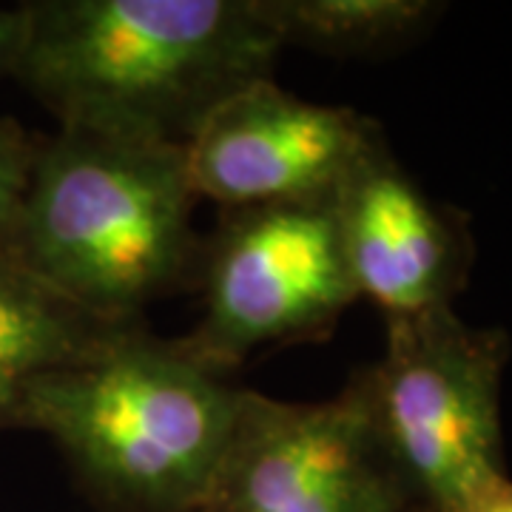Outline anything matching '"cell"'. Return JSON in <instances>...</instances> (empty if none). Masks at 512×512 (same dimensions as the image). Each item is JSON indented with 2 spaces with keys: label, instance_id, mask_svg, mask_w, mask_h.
Here are the masks:
<instances>
[{
  "label": "cell",
  "instance_id": "6da1fadb",
  "mask_svg": "<svg viewBox=\"0 0 512 512\" xmlns=\"http://www.w3.org/2000/svg\"><path fill=\"white\" fill-rule=\"evenodd\" d=\"M12 66L60 128L185 146L282 43L256 0H52L23 9Z\"/></svg>",
  "mask_w": 512,
  "mask_h": 512
},
{
  "label": "cell",
  "instance_id": "7a4b0ae2",
  "mask_svg": "<svg viewBox=\"0 0 512 512\" xmlns=\"http://www.w3.org/2000/svg\"><path fill=\"white\" fill-rule=\"evenodd\" d=\"M239 399L242 387L140 322L32 382L18 421L57 441L100 512H200Z\"/></svg>",
  "mask_w": 512,
  "mask_h": 512
},
{
  "label": "cell",
  "instance_id": "3957f363",
  "mask_svg": "<svg viewBox=\"0 0 512 512\" xmlns=\"http://www.w3.org/2000/svg\"><path fill=\"white\" fill-rule=\"evenodd\" d=\"M194 202L183 146L60 128L0 248L83 311L134 325L200 268Z\"/></svg>",
  "mask_w": 512,
  "mask_h": 512
},
{
  "label": "cell",
  "instance_id": "277c9868",
  "mask_svg": "<svg viewBox=\"0 0 512 512\" xmlns=\"http://www.w3.org/2000/svg\"><path fill=\"white\" fill-rule=\"evenodd\" d=\"M384 353L353 379L413 512H453L507 478L501 382L510 336L453 308L384 316Z\"/></svg>",
  "mask_w": 512,
  "mask_h": 512
},
{
  "label": "cell",
  "instance_id": "5b68a950",
  "mask_svg": "<svg viewBox=\"0 0 512 512\" xmlns=\"http://www.w3.org/2000/svg\"><path fill=\"white\" fill-rule=\"evenodd\" d=\"M200 271L202 319L177 342L222 376L259 348L325 339L359 299L333 194L225 211Z\"/></svg>",
  "mask_w": 512,
  "mask_h": 512
},
{
  "label": "cell",
  "instance_id": "8992f818",
  "mask_svg": "<svg viewBox=\"0 0 512 512\" xmlns=\"http://www.w3.org/2000/svg\"><path fill=\"white\" fill-rule=\"evenodd\" d=\"M205 512H413L356 379L325 402L242 390Z\"/></svg>",
  "mask_w": 512,
  "mask_h": 512
},
{
  "label": "cell",
  "instance_id": "52a82bcc",
  "mask_svg": "<svg viewBox=\"0 0 512 512\" xmlns=\"http://www.w3.org/2000/svg\"><path fill=\"white\" fill-rule=\"evenodd\" d=\"M379 137L356 109L302 100L268 77L208 114L183 146L185 171L194 197L222 211L319 200Z\"/></svg>",
  "mask_w": 512,
  "mask_h": 512
},
{
  "label": "cell",
  "instance_id": "ba28073f",
  "mask_svg": "<svg viewBox=\"0 0 512 512\" xmlns=\"http://www.w3.org/2000/svg\"><path fill=\"white\" fill-rule=\"evenodd\" d=\"M333 211L359 299L384 316L453 308L473 265L467 220L404 171L384 134L333 191Z\"/></svg>",
  "mask_w": 512,
  "mask_h": 512
},
{
  "label": "cell",
  "instance_id": "9c48e42d",
  "mask_svg": "<svg viewBox=\"0 0 512 512\" xmlns=\"http://www.w3.org/2000/svg\"><path fill=\"white\" fill-rule=\"evenodd\" d=\"M126 328L83 311L0 248V424L18 421L32 382L92 359Z\"/></svg>",
  "mask_w": 512,
  "mask_h": 512
},
{
  "label": "cell",
  "instance_id": "30bf717a",
  "mask_svg": "<svg viewBox=\"0 0 512 512\" xmlns=\"http://www.w3.org/2000/svg\"><path fill=\"white\" fill-rule=\"evenodd\" d=\"M256 9L282 49L370 57L416 40L444 6L430 0H256Z\"/></svg>",
  "mask_w": 512,
  "mask_h": 512
},
{
  "label": "cell",
  "instance_id": "8fae6325",
  "mask_svg": "<svg viewBox=\"0 0 512 512\" xmlns=\"http://www.w3.org/2000/svg\"><path fill=\"white\" fill-rule=\"evenodd\" d=\"M35 151H29L12 126L0 123V245L9 239L29 185Z\"/></svg>",
  "mask_w": 512,
  "mask_h": 512
},
{
  "label": "cell",
  "instance_id": "7c38bea8",
  "mask_svg": "<svg viewBox=\"0 0 512 512\" xmlns=\"http://www.w3.org/2000/svg\"><path fill=\"white\" fill-rule=\"evenodd\" d=\"M453 512H512V478L507 476L504 481H498L487 493H481L470 504Z\"/></svg>",
  "mask_w": 512,
  "mask_h": 512
},
{
  "label": "cell",
  "instance_id": "4fadbf2b",
  "mask_svg": "<svg viewBox=\"0 0 512 512\" xmlns=\"http://www.w3.org/2000/svg\"><path fill=\"white\" fill-rule=\"evenodd\" d=\"M20 35H23V15L0 9V66L12 63L18 55Z\"/></svg>",
  "mask_w": 512,
  "mask_h": 512
},
{
  "label": "cell",
  "instance_id": "5bb4252c",
  "mask_svg": "<svg viewBox=\"0 0 512 512\" xmlns=\"http://www.w3.org/2000/svg\"><path fill=\"white\" fill-rule=\"evenodd\" d=\"M200 512H205V510H200Z\"/></svg>",
  "mask_w": 512,
  "mask_h": 512
}]
</instances>
